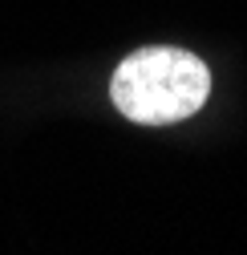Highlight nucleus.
<instances>
[{
	"mask_svg": "<svg viewBox=\"0 0 247 255\" xmlns=\"http://www.w3.org/2000/svg\"><path fill=\"white\" fill-rule=\"evenodd\" d=\"M110 98L122 118L138 126H170L203 110V102L211 98V69L187 49H134L118 65Z\"/></svg>",
	"mask_w": 247,
	"mask_h": 255,
	"instance_id": "nucleus-1",
	"label": "nucleus"
}]
</instances>
